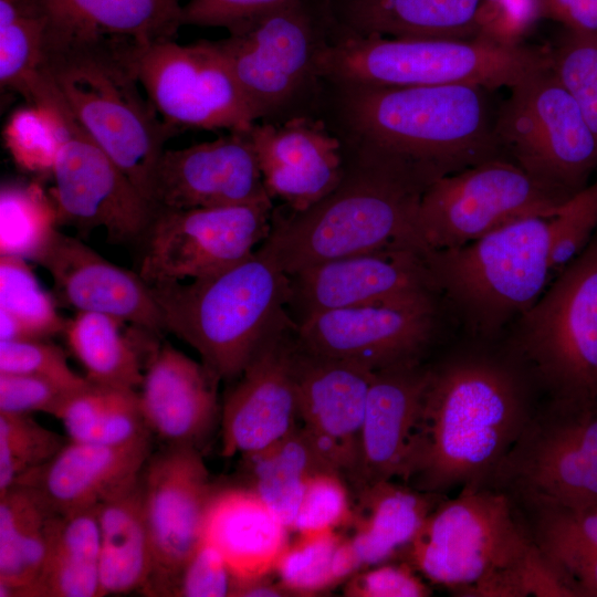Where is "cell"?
Wrapping results in <instances>:
<instances>
[{"mask_svg":"<svg viewBox=\"0 0 597 597\" xmlns=\"http://www.w3.org/2000/svg\"><path fill=\"white\" fill-rule=\"evenodd\" d=\"M329 85V84H328ZM344 142L371 149L428 184L499 157V108L479 85H329Z\"/></svg>","mask_w":597,"mask_h":597,"instance_id":"cell-1","label":"cell"},{"mask_svg":"<svg viewBox=\"0 0 597 597\" xmlns=\"http://www.w3.org/2000/svg\"><path fill=\"white\" fill-rule=\"evenodd\" d=\"M533 415L520 379L495 360L431 369L405 484L440 495L488 484Z\"/></svg>","mask_w":597,"mask_h":597,"instance_id":"cell-2","label":"cell"},{"mask_svg":"<svg viewBox=\"0 0 597 597\" xmlns=\"http://www.w3.org/2000/svg\"><path fill=\"white\" fill-rule=\"evenodd\" d=\"M401 553L418 573L457 596L573 597L512 495L491 485L444 496Z\"/></svg>","mask_w":597,"mask_h":597,"instance_id":"cell-3","label":"cell"},{"mask_svg":"<svg viewBox=\"0 0 597 597\" xmlns=\"http://www.w3.org/2000/svg\"><path fill=\"white\" fill-rule=\"evenodd\" d=\"M344 144L345 172L332 192L302 211L274 208L271 231L261 247L287 275L386 248L408 247L425 253L417 213L429 185L371 149Z\"/></svg>","mask_w":597,"mask_h":597,"instance_id":"cell-4","label":"cell"},{"mask_svg":"<svg viewBox=\"0 0 597 597\" xmlns=\"http://www.w3.org/2000/svg\"><path fill=\"white\" fill-rule=\"evenodd\" d=\"M132 43L48 29L43 73L80 127L147 197L165 143L177 132L163 122L136 77Z\"/></svg>","mask_w":597,"mask_h":597,"instance_id":"cell-5","label":"cell"},{"mask_svg":"<svg viewBox=\"0 0 597 597\" xmlns=\"http://www.w3.org/2000/svg\"><path fill=\"white\" fill-rule=\"evenodd\" d=\"M150 286L165 332L192 347L220 381L235 380L270 336L295 324L289 275L261 245L218 273Z\"/></svg>","mask_w":597,"mask_h":597,"instance_id":"cell-6","label":"cell"},{"mask_svg":"<svg viewBox=\"0 0 597 597\" xmlns=\"http://www.w3.org/2000/svg\"><path fill=\"white\" fill-rule=\"evenodd\" d=\"M551 51L478 36L388 38L325 32L315 77L329 85L511 88L551 65Z\"/></svg>","mask_w":597,"mask_h":597,"instance_id":"cell-7","label":"cell"},{"mask_svg":"<svg viewBox=\"0 0 597 597\" xmlns=\"http://www.w3.org/2000/svg\"><path fill=\"white\" fill-rule=\"evenodd\" d=\"M551 247V216H530L423 255L437 292L476 328L494 331L543 295L553 272Z\"/></svg>","mask_w":597,"mask_h":597,"instance_id":"cell-8","label":"cell"},{"mask_svg":"<svg viewBox=\"0 0 597 597\" xmlns=\"http://www.w3.org/2000/svg\"><path fill=\"white\" fill-rule=\"evenodd\" d=\"M510 91L496 116L500 149L568 199L586 187L597 167V137L551 65L531 73Z\"/></svg>","mask_w":597,"mask_h":597,"instance_id":"cell-9","label":"cell"},{"mask_svg":"<svg viewBox=\"0 0 597 597\" xmlns=\"http://www.w3.org/2000/svg\"><path fill=\"white\" fill-rule=\"evenodd\" d=\"M522 316L523 353L554 399L597 400V237Z\"/></svg>","mask_w":597,"mask_h":597,"instance_id":"cell-10","label":"cell"},{"mask_svg":"<svg viewBox=\"0 0 597 597\" xmlns=\"http://www.w3.org/2000/svg\"><path fill=\"white\" fill-rule=\"evenodd\" d=\"M129 60L159 117L175 132H244L259 122L214 40L133 41Z\"/></svg>","mask_w":597,"mask_h":597,"instance_id":"cell-11","label":"cell"},{"mask_svg":"<svg viewBox=\"0 0 597 597\" xmlns=\"http://www.w3.org/2000/svg\"><path fill=\"white\" fill-rule=\"evenodd\" d=\"M566 200L494 157L431 184L420 198L417 234L425 253L458 247L521 218L552 216Z\"/></svg>","mask_w":597,"mask_h":597,"instance_id":"cell-12","label":"cell"},{"mask_svg":"<svg viewBox=\"0 0 597 597\" xmlns=\"http://www.w3.org/2000/svg\"><path fill=\"white\" fill-rule=\"evenodd\" d=\"M517 499L597 503V400L534 413L488 484Z\"/></svg>","mask_w":597,"mask_h":597,"instance_id":"cell-13","label":"cell"},{"mask_svg":"<svg viewBox=\"0 0 597 597\" xmlns=\"http://www.w3.org/2000/svg\"><path fill=\"white\" fill-rule=\"evenodd\" d=\"M325 25L315 0L250 18L214 40L259 122L286 107L315 77Z\"/></svg>","mask_w":597,"mask_h":597,"instance_id":"cell-14","label":"cell"},{"mask_svg":"<svg viewBox=\"0 0 597 597\" xmlns=\"http://www.w3.org/2000/svg\"><path fill=\"white\" fill-rule=\"evenodd\" d=\"M273 201L157 210L142 238L138 273L150 285L218 273L268 238Z\"/></svg>","mask_w":597,"mask_h":597,"instance_id":"cell-15","label":"cell"},{"mask_svg":"<svg viewBox=\"0 0 597 597\" xmlns=\"http://www.w3.org/2000/svg\"><path fill=\"white\" fill-rule=\"evenodd\" d=\"M150 547L146 595L174 596L187 562L205 540L213 493L201 450L164 444L142 470Z\"/></svg>","mask_w":597,"mask_h":597,"instance_id":"cell-16","label":"cell"},{"mask_svg":"<svg viewBox=\"0 0 597 597\" xmlns=\"http://www.w3.org/2000/svg\"><path fill=\"white\" fill-rule=\"evenodd\" d=\"M50 195L59 226L106 230L113 243L142 240L155 208L129 177L67 114Z\"/></svg>","mask_w":597,"mask_h":597,"instance_id":"cell-17","label":"cell"},{"mask_svg":"<svg viewBox=\"0 0 597 597\" xmlns=\"http://www.w3.org/2000/svg\"><path fill=\"white\" fill-rule=\"evenodd\" d=\"M292 364L302 428L323 462L356 484L371 368L302 348L295 337Z\"/></svg>","mask_w":597,"mask_h":597,"instance_id":"cell-18","label":"cell"},{"mask_svg":"<svg viewBox=\"0 0 597 597\" xmlns=\"http://www.w3.org/2000/svg\"><path fill=\"white\" fill-rule=\"evenodd\" d=\"M434 297L365 304L314 314L295 326L298 345L377 370L417 362L434 328Z\"/></svg>","mask_w":597,"mask_h":597,"instance_id":"cell-19","label":"cell"},{"mask_svg":"<svg viewBox=\"0 0 597 597\" xmlns=\"http://www.w3.org/2000/svg\"><path fill=\"white\" fill-rule=\"evenodd\" d=\"M290 279L287 312L295 324L326 311L434 297L421 251L386 248L308 266Z\"/></svg>","mask_w":597,"mask_h":597,"instance_id":"cell-20","label":"cell"},{"mask_svg":"<svg viewBox=\"0 0 597 597\" xmlns=\"http://www.w3.org/2000/svg\"><path fill=\"white\" fill-rule=\"evenodd\" d=\"M248 130L228 132L213 140L165 149L147 190L155 210L273 201L264 187Z\"/></svg>","mask_w":597,"mask_h":597,"instance_id":"cell-21","label":"cell"},{"mask_svg":"<svg viewBox=\"0 0 597 597\" xmlns=\"http://www.w3.org/2000/svg\"><path fill=\"white\" fill-rule=\"evenodd\" d=\"M295 326L289 325L270 336L231 383L221 405L223 457L263 450L297 427L292 364Z\"/></svg>","mask_w":597,"mask_h":597,"instance_id":"cell-22","label":"cell"},{"mask_svg":"<svg viewBox=\"0 0 597 597\" xmlns=\"http://www.w3.org/2000/svg\"><path fill=\"white\" fill-rule=\"evenodd\" d=\"M248 133L269 196L291 211L316 203L344 176L345 144L324 119L293 116L284 122H256Z\"/></svg>","mask_w":597,"mask_h":597,"instance_id":"cell-23","label":"cell"},{"mask_svg":"<svg viewBox=\"0 0 597 597\" xmlns=\"http://www.w3.org/2000/svg\"><path fill=\"white\" fill-rule=\"evenodd\" d=\"M34 262L51 275L55 301L76 313L106 314L159 335L165 332L150 284L80 239L56 230Z\"/></svg>","mask_w":597,"mask_h":597,"instance_id":"cell-24","label":"cell"},{"mask_svg":"<svg viewBox=\"0 0 597 597\" xmlns=\"http://www.w3.org/2000/svg\"><path fill=\"white\" fill-rule=\"evenodd\" d=\"M220 380L168 342L150 353L138 389L146 426L164 444L199 450L221 419Z\"/></svg>","mask_w":597,"mask_h":597,"instance_id":"cell-25","label":"cell"},{"mask_svg":"<svg viewBox=\"0 0 597 597\" xmlns=\"http://www.w3.org/2000/svg\"><path fill=\"white\" fill-rule=\"evenodd\" d=\"M430 370L417 360L374 371L354 485L357 492L380 481L406 483Z\"/></svg>","mask_w":597,"mask_h":597,"instance_id":"cell-26","label":"cell"},{"mask_svg":"<svg viewBox=\"0 0 597 597\" xmlns=\"http://www.w3.org/2000/svg\"><path fill=\"white\" fill-rule=\"evenodd\" d=\"M153 438L146 433L123 444L69 439L55 457L15 483L33 489L60 515L93 509L142 472L154 451Z\"/></svg>","mask_w":597,"mask_h":597,"instance_id":"cell-27","label":"cell"},{"mask_svg":"<svg viewBox=\"0 0 597 597\" xmlns=\"http://www.w3.org/2000/svg\"><path fill=\"white\" fill-rule=\"evenodd\" d=\"M327 32L388 38L481 36L484 0H315Z\"/></svg>","mask_w":597,"mask_h":597,"instance_id":"cell-28","label":"cell"},{"mask_svg":"<svg viewBox=\"0 0 597 597\" xmlns=\"http://www.w3.org/2000/svg\"><path fill=\"white\" fill-rule=\"evenodd\" d=\"M289 531L258 495L237 489L216 495L205 538L219 548L233 576L259 577L275 572Z\"/></svg>","mask_w":597,"mask_h":597,"instance_id":"cell-29","label":"cell"},{"mask_svg":"<svg viewBox=\"0 0 597 597\" xmlns=\"http://www.w3.org/2000/svg\"><path fill=\"white\" fill-rule=\"evenodd\" d=\"M106 314L77 312L67 320L64 336L69 348L97 386L138 390L147 359L159 343L154 332L130 326Z\"/></svg>","mask_w":597,"mask_h":597,"instance_id":"cell-30","label":"cell"},{"mask_svg":"<svg viewBox=\"0 0 597 597\" xmlns=\"http://www.w3.org/2000/svg\"><path fill=\"white\" fill-rule=\"evenodd\" d=\"M100 530V596L144 590L150 547L142 472L96 506Z\"/></svg>","mask_w":597,"mask_h":597,"instance_id":"cell-31","label":"cell"},{"mask_svg":"<svg viewBox=\"0 0 597 597\" xmlns=\"http://www.w3.org/2000/svg\"><path fill=\"white\" fill-rule=\"evenodd\" d=\"M443 498L391 480L359 490L349 538L360 567L379 565L402 552Z\"/></svg>","mask_w":597,"mask_h":597,"instance_id":"cell-32","label":"cell"},{"mask_svg":"<svg viewBox=\"0 0 597 597\" xmlns=\"http://www.w3.org/2000/svg\"><path fill=\"white\" fill-rule=\"evenodd\" d=\"M49 30L63 35L111 36L136 42L175 39L181 0H42Z\"/></svg>","mask_w":597,"mask_h":597,"instance_id":"cell-33","label":"cell"},{"mask_svg":"<svg viewBox=\"0 0 597 597\" xmlns=\"http://www.w3.org/2000/svg\"><path fill=\"white\" fill-rule=\"evenodd\" d=\"M55 516L27 485L0 493V597H25L42 568Z\"/></svg>","mask_w":597,"mask_h":597,"instance_id":"cell-34","label":"cell"},{"mask_svg":"<svg viewBox=\"0 0 597 597\" xmlns=\"http://www.w3.org/2000/svg\"><path fill=\"white\" fill-rule=\"evenodd\" d=\"M100 596V530L95 507L56 514L40 574L25 597Z\"/></svg>","mask_w":597,"mask_h":597,"instance_id":"cell-35","label":"cell"},{"mask_svg":"<svg viewBox=\"0 0 597 597\" xmlns=\"http://www.w3.org/2000/svg\"><path fill=\"white\" fill-rule=\"evenodd\" d=\"M241 460L248 482L244 489L258 495L290 531L310 478L332 471L301 426L272 446L241 455Z\"/></svg>","mask_w":597,"mask_h":597,"instance_id":"cell-36","label":"cell"},{"mask_svg":"<svg viewBox=\"0 0 597 597\" xmlns=\"http://www.w3.org/2000/svg\"><path fill=\"white\" fill-rule=\"evenodd\" d=\"M49 18L42 0H0L1 92L32 104L46 85L43 73Z\"/></svg>","mask_w":597,"mask_h":597,"instance_id":"cell-37","label":"cell"},{"mask_svg":"<svg viewBox=\"0 0 597 597\" xmlns=\"http://www.w3.org/2000/svg\"><path fill=\"white\" fill-rule=\"evenodd\" d=\"M517 500L528 513L525 520L537 547L566 585L565 577L572 569L597 555V503Z\"/></svg>","mask_w":597,"mask_h":597,"instance_id":"cell-38","label":"cell"},{"mask_svg":"<svg viewBox=\"0 0 597 597\" xmlns=\"http://www.w3.org/2000/svg\"><path fill=\"white\" fill-rule=\"evenodd\" d=\"M66 323L27 260L0 255V341L46 339Z\"/></svg>","mask_w":597,"mask_h":597,"instance_id":"cell-39","label":"cell"},{"mask_svg":"<svg viewBox=\"0 0 597 597\" xmlns=\"http://www.w3.org/2000/svg\"><path fill=\"white\" fill-rule=\"evenodd\" d=\"M59 227L54 201L39 182L1 184L0 255L34 262Z\"/></svg>","mask_w":597,"mask_h":597,"instance_id":"cell-40","label":"cell"},{"mask_svg":"<svg viewBox=\"0 0 597 597\" xmlns=\"http://www.w3.org/2000/svg\"><path fill=\"white\" fill-rule=\"evenodd\" d=\"M67 114L69 109L54 85L43 102L12 112L3 126L2 138L20 169L38 176H52Z\"/></svg>","mask_w":597,"mask_h":597,"instance_id":"cell-41","label":"cell"},{"mask_svg":"<svg viewBox=\"0 0 597 597\" xmlns=\"http://www.w3.org/2000/svg\"><path fill=\"white\" fill-rule=\"evenodd\" d=\"M67 441L30 413L0 411V493L49 462Z\"/></svg>","mask_w":597,"mask_h":597,"instance_id":"cell-42","label":"cell"},{"mask_svg":"<svg viewBox=\"0 0 597 597\" xmlns=\"http://www.w3.org/2000/svg\"><path fill=\"white\" fill-rule=\"evenodd\" d=\"M343 536L335 530L302 533L289 543L275 573L292 596H313L338 585L334 561Z\"/></svg>","mask_w":597,"mask_h":597,"instance_id":"cell-43","label":"cell"},{"mask_svg":"<svg viewBox=\"0 0 597 597\" xmlns=\"http://www.w3.org/2000/svg\"><path fill=\"white\" fill-rule=\"evenodd\" d=\"M551 51V69L597 137V33L567 30Z\"/></svg>","mask_w":597,"mask_h":597,"instance_id":"cell-44","label":"cell"},{"mask_svg":"<svg viewBox=\"0 0 597 597\" xmlns=\"http://www.w3.org/2000/svg\"><path fill=\"white\" fill-rule=\"evenodd\" d=\"M597 227V181L564 201L551 216V265L563 270L586 247Z\"/></svg>","mask_w":597,"mask_h":597,"instance_id":"cell-45","label":"cell"},{"mask_svg":"<svg viewBox=\"0 0 597 597\" xmlns=\"http://www.w3.org/2000/svg\"><path fill=\"white\" fill-rule=\"evenodd\" d=\"M0 373L34 375L73 390L92 385L70 367L64 350L46 339L0 341Z\"/></svg>","mask_w":597,"mask_h":597,"instance_id":"cell-46","label":"cell"},{"mask_svg":"<svg viewBox=\"0 0 597 597\" xmlns=\"http://www.w3.org/2000/svg\"><path fill=\"white\" fill-rule=\"evenodd\" d=\"M352 520L353 509L343 478L333 471H321L307 481L291 531L298 534L323 532Z\"/></svg>","mask_w":597,"mask_h":597,"instance_id":"cell-47","label":"cell"},{"mask_svg":"<svg viewBox=\"0 0 597 597\" xmlns=\"http://www.w3.org/2000/svg\"><path fill=\"white\" fill-rule=\"evenodd\" d=\"M77 391L34 375L0 373V411L44 412L57 418Z\"/></svg>","mask_w":597,"mask_h":597,"instance_id":"cell-48","label":"cell"},{"mask_svg":"<svg viewBox=\"0 0 597 597\" xmlns=\"http://www.w3.org/2000/svg\"><path fill=\"white\" fill-rule=\"evenodd\" d=\"M232 578L222 553L205 538L182 569L174 596L229 597Z\"/></svg>","mask_w":597,"mask_h":597,"instance_id":"cell-49","label":"cell"},{"mask_svg":"<svg viewBox=\"0 0 597 597\" xmlns=\"http://www.w3.org/2000/svg\"><path fill=\"white\" fill-rule=\"evenodd\" d=\"M407 562L378 565L356 574L345 585L344 595L349 597H426L431 589Z\"/></svg>","mask_w":597,"mask_h":597,"instance_id":"cell-50","label":"cell"},{"mask_svg":"<svg viewBox=\"0 0 597 597\" xmlns=\"http://www.w3.org/2000/svg\"><path fill=\"white\" fill-rule=\"evenodd\" d=\"M297 0H188L182 4V25L224 28L228 31L263 12Z\"/></svg>","mask_w":597,"mask_h":597,"instance_id":"cell-51","label":"cell"},{"mask_svg":"<svg viewBox=\"0 0 597 597\" xmlns=\"http://www.w3.org/2000/svg\"><path fill=\"white\" fill-rule=\"evenodd\" d=\"M542 17L538 0H484L481 36L506 43L520 39Z\"/></svg>","mask_w":597,"mask_h":597,"instance_id":"cell-52","label":"cell"},{"mask_svg":"<svg viewBox=\"0 0 597 597\" xmlns=\"http://www.w3.org/2000/svg\"><path fill=\"white\" fill-rule=\"evenodd\" d=\"M542 17L567 30L597 33V0H538Z\"/></svg>","mask_w":597,"mask_h":597,"instance_id":"cell-53","label":"cell"},{"mask_svg":"<svg viewBox=\"0 0 597 597\" xmlns=\"http://www.w3.org/2000/svg\"><path fill=\"white\" fill-rule=\"evenodd\" d=\"M292 596L281 584L270 579V574L259 577L233 576L229 597H283Z\"/></svg>","mask_w":597,"mask_h":597,"instance_id":"cell-54","label":"cell"}]
</instances>
